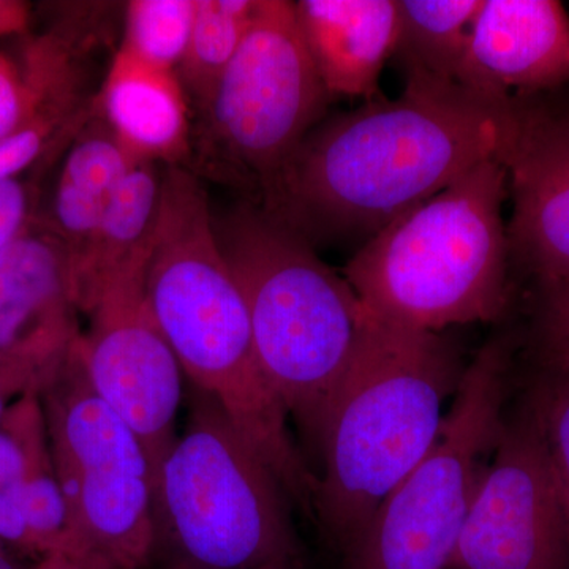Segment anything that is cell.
Returning a JSON list of instances; mask_svg holds the SVG:
<instances>
[{"label": "cell", "mask_w": 569, "mask_h": 569, "mask_svg": "<svg viewBox=\"0 0 569 569\" xmlns=\"http://www.w3.org/2000/svg\"><path fill=\"white\" fill-rule=\"evenodd\" d=\"M332 99L302 40L295 3L260 0L238 54L197 112L190 170L258 194V203Z\"/></svg>", "instance_id": "7"}, {"label": "cell", "mask_w": 569, "mask_h": 569, "mask_svg": "<svg viewBox=\"0 0 569 569\" xmlns=\"http://www.w3.org/2000/svg\"><path fill=\"white\" fill-rule=\"evenodd\" d=\"M40 400L69 509L70 549L63 557L84 569L149 567L151 459L132 427L97 395L77 348Z\"/></svg>", "instance_id": "9"}, {"label": "cell", "mask_w": 569, "mask_h": 569, "mask_svg": "<svg viewBox=\"0 0 569 569\" xmlns=\"http://www.w3.org/2000/svg\"><path fill=\"white\" fill-rule=\"evenodd\" d=\"M162 179V163H138L112 197L88 249L70 264L71 291L80 313L86 316L108 280L151 246Z\"/></svg>", "instance_id": "19"}, {"label": "cell", "mask_w": 569, "mask_h": 569, "mask_svg": "<svg viewBox=\"0 0 569 569\" xmlns=\"http://www.w3.org/2000/svg\"><path fill=\"white\" fill-rule=\"evenodd\" d=\"M498 160L508 174L509 264L538 284L541 302L569 290V108L515 97Z\"/></svg>", "instance_id": "13"}, {"label": "cell", "mask_w": 569, "mask_h": 569, "mask_svg": "<svg viewBox=\"0 0 569 569\" xmlns=\"http://www.w3.org/2000/svg\"><path fill=\"white\" fill-rule=\"evenodd\" d=\"M36 170L18 178L0 181V252L24 230L39 212L41 200L40 176Z\"/></svg>", "instance_id": "27"}, {"label": "cell", "mask_w": 569, "mask_h": 569, "mask_svg": "<svg viewBox=\"0 0 569 569\" xmlns=\"http://www.w3.org/2000/svg\"><path fill=\"white\" fill-rule=\"evenodd\" d=\"M296 21L318 77L332 97L380 96L395 52L397 0H299Z\"/></svg>", "instance_id": "15"}, {"label": "cell", "mask_w": 569, "mask_h": 569, "mask_svg": "<svg viewBox=\"0 0 569 569\" xmlns=\"http://www.w3.org/2000/svg\"><path fill=\"white\" fill-rule=\"evenodd\" d=\"M512 99L413 74L395 100L326 116L258 204L316 247L369 241L471 168L498 159ZM257 203V201H254Z\"/></svg>", "instance_id": "1"}, {"label": "cell", "mask_w": 569, "mask_h": 569, "mask_svg": "<svg viewBox=\"0 0 569 569\" xmlns=\"http://www.w3.org/2000/svg\"><path fill=\"white\" fill-rule=\"evenodd\" d=\"M548 451L569 531V370L557 366L530 403Z\"/></svg>", "instance_id": "26"}, {"label": "cell", "mask_w": 569, "mask_h": 569, "mask_svg": "<svg viewBox=\"0 0 569 569\" xmlns=\"http://www.w3.org/2000/svg\"><path fill=\"white\" fill-rule=\"evenodd\" d=\"M47 31L22 33L18 50L0 47V141L44 112L88 107L84 96V21L61 14Z\"/></svg>", "instance_id": "17"}, {"label": "cell", "mask_w": 569, "mask_h": 569, "mask_svg": "<svg viewBox=\"0 0 569 569\" xmlns=\"http://www.w3.org/2000/svg\"><path fill=\"white\" fill-rule=\"evenodd\" d=\"M22 515L28 531L29 553H36L39 559L52 553H69V509L56 473L48 433L33 448Z\"/></svg>", "instance_id": "24"}, {"label": "cell", "mask_w": 569, "mask_h": 569, "mask_svg": "<svg viewBox=\"0 0 569 569\" xmlns=\"http://www.w3.org/2000/svg\"><path fill=\"white\" fill-rule=\"evenodd\" d=\"M264 569H268V568H264Z\"/></svg>", "instance_id": "35"}, {"label": "cell", "mask_w": 569, "mask_h": 569, "mask_svg": "<svg viewBox=\"0 0 569 569\" xmlns=\"http://www.w3.org/2000/svg\"><path fill=\"white\" fill-rule=\"evenodd\" d=\"M78 569H84V568H81L80 565H77Z\"/></svg>", "instance_id": "34"}, {"label": "cell", "mask_w": 569, "mask_h": 569, "mask_svg": "<svg viewBox=\"0 0 569 569\" xmlns=\"http://www.w3.org/2000/svg\"><path fill=\"white\" fill-rule=\"evenodd\" d=\"M48 197L41 193L39 219L66 244L70 264L88 249L123 179L144 160L112 132L99 111L63 151Z\"/></svg>", "instance_id": "16"}, {"label": "cell", "mask_w": 569, "mask_h": 569, "mask_svg": "<svg viewBox=\"0 0 569 569\" xmlns=\"http://www.w3.org/2000/svg\"><path fill=\"white\" fill-rule=\"evenodd\" d=\"M48 433L39 396H21L0 421V545L29 553L22 515L33 448Z\"/></svg>", "instance_id": "22"}, {"label": "cell", "mask_w": 569, "mask_h": 569, "mask_svg": "<svg viewBox=\"0 0 569 569\" xmlns=\"http://www.w3.org/2000/svg\"><path fill=\"white\" fill-rule=\"evenodd\" d=\"M149 249L104 284L77 351L97 395L132 427L156 473L178 437L182 369L146 295Z\"/></svg>", "instance_id": "10"}, {"label": "cell", "mask_w": 569, "mask_h": 569, "mask_svg": "<svg viewBox=\"0 0 569 569\" xmlns=\"http://www.w3.org/2000/svg\"><path fill=\"white\" fill-rule=\"evenodd\" d=\"M511 355L505 336L479 348L436 443L343 553V569H448L507 419Z\"/></svg>", "instance_id": "8"}, {"label": "cell", "mask_w": 569, "mask_h": 569, "mask_svg": "<svg viewBox=\"0 0 569 569\" xmlns=\"http://www.w3.org/2000/svg\"><path fill=\"white\" fill-rule=\"evenodd\" d=\"M0 569H18L17 565L10 560V557L7 556L6 549L0 545Z\"/></svg>", "instance_id": "33"}, {"label": "cell", "mask_w": 569, "mask_h": 569, "mask_svg": "<svg viewBox=\"0 0 569 569\" xmlns=\"http://www.w3.org/2000/svg\"><path fill=\"white\" fill-rule=\"evenodd\" d=\"M31 569H78L77 563L67 559V557L52 553V556H44L37 561L36 567Z\"/></svg>", "instance_id": "31"}, {"label": "cell", "mask_w": 569, "mask_h": 569, "mask_svg": "<svg viewBox=\"0 0 569 569\" xmlns=\"http://www.w3.org/2000/svg\"><path fill=\"white\" fill-rule=\"evenodd\" d=\"M557 366L569 370V331L548 337Z\"/></svg>", "instance_id": "30"}, {"label": "cell", "mask_w": 569, "mask_h": 569, "mask_svg": "<svg viewBox=\"0 0 569 569\" xmlns=\"http://www.w3.org/2000/svg\"><path fill=\"white\" fill-rule=\"evenodd\" d=\"M542 317L548 337L569 331V290L542 301Z\"/></svg>", "instance_id": "29"}, {"label": "cell", "mask_w": 569, "mask_h": 569, "mask_svg": "<svg viewBox=\"0 0 569 569\" xmlns=\"http://www.w3.org/2000/svg\"><path fill=\"white\" fill-rule=\"evenodd\" d=\"M213 227L244 296L261 369L288 418L320 449L369 312L316 247L254 201L213 217Z\"/></svg>", "instance_id": "4"}, {"label": "cell", "mask_w": 569, "mask_h": 569, "mask_svg": "<svg viewBox=\"0 0 569 569\" xmlns=\"http://www.w3.org/2000/svg\"><path fill=\"white\" fill-rule=\"evenodd\" d=\"M96 111L89 107L44 112L20 132L0 141V181L48 170Z\"/></svg>", "instance_id": "25"}, {"label": "cell", "mask_w": 569, "mask_h": 569, "mask_svg": "<svg viewBox=\"0 0 569 569\" xmlns=\"http://www.w3.org/2000/svg\"><path fill=\"white\" fill-rule=\"evenodd\" d=\"M194 17V0H133L126 7L119 51L152 69L178 71Z\"/></svg>", "instance_id": "23"}, {"label": "cell", "mask_w": 569, "mask_h": 569, "mask_svg": "<svg viewBox=\"0 0 569 569\" xmlns=\"http://www.w3.org/2000/svg\"><path fill=\"white\" fill-rule=\"evenodd\" d=\"M70 254L39 216L0 252V383L11 400L41 396L82 331Z\"/></svg>", "instance_id": "12"}, {"label": "cell", "mask_w": 569, "mask_h": 569, "mask_svg": "<svg viewBox=\"0 0 569 569\" xmlns=\"http://www.w3.org/2000/svg\"><path fill=\"white\" fill-rule=\"evenodd\" d=\"M290 500L222 408L193 388L186 429L153 473L162 569H298Z\"/></svg>", "instance_id": "6"}, {"label": "cell", "mask_w": 569, "mask_h": 569, "mask_svg": "<svg viewBox=\"0 0 569 569\" xmlns=\"http://www.w3.org/2000/svg\"><path fill=\"white\" fill-rule=\"evenodd\" d=\"M482 0H397L392 58L406 77L458 82Z\"/></svg>", "instance_id": "20"}, {"label": "cell", "mask_w": 569, "mask_h": 569, "mask_svg": "<svg viewBox=\"0 0 569 569\" xmlns=\"http://www.w3.org/2000/svg\"><path fill=\"white\" fill-rule=\"evenodd\" d=\"M463 369L438 332L369 317L318 449L313 520L337 549L347 552L436 443Z\"/></svg>", "instance_id": "3"}, {"label": "cell", "mask_w": 569, "mask_h": 569, "mask_svg": "<svg viewBox=\"0 0 569 569\" xmlns=\"http://www.w3.org/2000/svg\"><path fill=\"white\" fill-rule=\"evenodd\" d=\"M32 9L20 0H0V39L29 32Z\"/></svg>", "instance_id": "28"}, {"label": "cell", "mask_w": 569, "mask_h": 569, "mask_svg": "<svg viewBox=\"0 0 569 569\" xmlns=\"http://www.w3.org/2000/svg\"><path fill=\"white\" fill-rule=\"evenodd\" d=\"M458 82L486 99L542 96L569 82V18L557 0H482Z\"/></svg>", "instance_id": "14"}, {"label": "cell", "mask_w": 569, "mask_h": 569, "mask_svg": "<svg viewBox=\"0 0 569 569\" xmlns=\"http://www.w3.org/2000/svg\"><path fill=\"white\" fill-rule=\"evenodd\" d=\"M448 569H569V531L531 407L503 429Z\"/></svg>", "instance_id": "11"}, {"label": "cell", "mask_w": 569, "mask_h": 569, "mask_svg": "<svg viewBox=\"0 0 569 569\" xmlns=\"http://www.w3.org/2000/svg\"><path fill=\"white\" fill-rule=\"evenodd\" d=\"M144 284L157 325L193 388L219 403L287 496L305 500L316 477L258 361L244 296L217 239L208 190L183 164L163 167Z\"/></svg>", "instance_id": "2"}, {"label": "cell", "mask_w": 569, "mask_h": 569, "mask_svg": "<svg viewBox=\"0 0 569 569\" xmlns=\"http://www.w3.org/2000/svg\"><path fill=\"white\" fill-rule=\"evenodd\" d=\"M11 402H13V400L10 399L2 383H0V421H2L3 415H6L7 408H9Z\"/></svg>", "instance_id": "32"}, {"label": "cell", "mask_w": 569, "mask_h": 569, "mask_svg": "<svg viewBox=\"0 0 569 569\" xmlns=\"http://www.w3.org/2000/svg\"><path fill=\"white\" fill-rule=\"evenodd\" d=\"M97 107L138 159L183 164V157H189V100L174 71L152 69L118 51Z\"/></svg>", "instance_id": "18"}, {"label": "cell", "mask_w": 569, "mask_h": 569, "mask_svg": "<svg viewBox=\"0 0 569 569\" xmlns=\"http://www.w3.org/2000/svg\"><path fill=\"white\" fill-rule=\"evenodd\" d=\"M260 0H194L192 32L178 78L194 114L208 103L252 28Z\"/></svg>", "instance_id": "21"}, {"label": "cell", "mask_w": 569, "mask_h": 569, "mask_svg": "<svg viewBox=\"0 0 569 569\" xmlns=\"http://www.w3.org/2000/svg\"><path fill=\"white\" fill-rule=\"evenodd\" d=\"M508 197L503 163L485 160L369 239L342 276L370 316L400 328L440 335L500 320L511 295Z\"/></svg>", "instance_id": "5"}]
</instances>
